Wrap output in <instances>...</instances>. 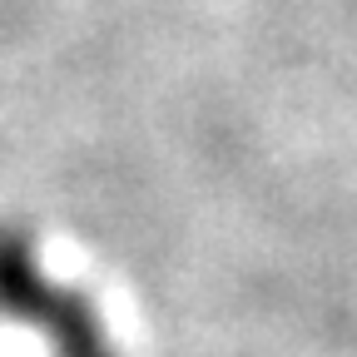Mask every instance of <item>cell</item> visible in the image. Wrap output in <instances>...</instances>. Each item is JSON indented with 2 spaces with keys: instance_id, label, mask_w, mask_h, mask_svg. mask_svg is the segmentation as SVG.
I'll return each instance as SVG.
<instances>
[{
  "instance_id": "6da1fadb",
  "label": "cell",
  "mask_w": 357,
  "mask_h": 357,
  "mask_svg": "<svg viewBox=\"0 0 357 357\" xmlns=\"http://www.w3.org/2000/svg\"><path fill=\"white\" fill-rule=\"evenodd\" d=\"M0 312L50 337L55 357H119L95 303L45 273L25 229L0 223Z\"/></svg>"
}]
</instances>
